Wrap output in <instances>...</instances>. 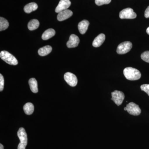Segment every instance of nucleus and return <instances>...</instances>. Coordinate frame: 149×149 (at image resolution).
Masks as SVG:
<instances>
[{"label":"nucleus","mask_w":149,"mask_h":149,"mask_svg":"<svg viewBox=\"0 0 149 149\" xmlns=\"http://www.w3.org/2000/svg\"><path fill=\"white\" fill-rule=\"evenodd\" d=\"M123 74L127 80H136L141 78V72L138 70L132 67H127L123 70Z\"/></svg>","instance_id":"obj_1"},{"label":"nucleus","mask_w":149,"mask_h":149,"mask_svg":"<svg viewBox=\"0 0 149 149\" xmlns=\"http://www.w3.org/2000/svg\"><path fill=\"white\" fill-rule=\"evenodd\" d=\"M0 57L6 63L11 65H15L18 64L16 58L7 51H1L0 53Z\"/></svg>","instance_id":"obj_2"},{"label":"nucleus","mask_w":149,"mask_h":149,"mask_svg":"<svg viewBox=\"0 0 149 149\" xmlns=\"http://www.w3.org/2000/svg\"><path fill=\"white\" fill-rule=\"evenodd\" d=\"M17 136L20 140L17 149H25L27 144V134L24 128H19L17 132Z\"/></svg>","instance_id":"obj_3"},{"label":"nucleus","mask_w":149,"mask_h":149,"mask_svg":"<svg viewBox=\"0 0 149 149\" xmlns=\"http://www.w3.org/2000/svg\"><path fill=\"white\" fill-rule=\"evenodd\" d=\"M124 110L127 111L129 114L133 116H138L141 114V110L138 105L131 102L127 104Z\"/></svg>","instance_id":"obj_4"},{"label":"nucleus","mask_w":149,"mask_h":149,"mask_svg":"<svg viewBox=\"0 0 149 149\" xmlns=\"http://www.w3.org/2000/svg\"><path fill=\"white\" fill-rule=\"evenodd\" d=\"M111 100L114 102L117 106H120L122 104L125 98L124 93L121 91H115L111 93Z\"/></svg>","instance_id":"obj_5"},{"label":"nucleus","mask_w":149,"mask_h":149,"mask_svg":"<svg viewBox=\"0 0 149 149\" xmlns=\"http://www.w3.org/2000/svg\"><path fill=\"white\" fill-rule=\"evenodd\" d=\"M132 48V44L131 42H123L118 46L116 52L119 54H123L128 52Z\"/></svg>","instance_id":"obj_6"},{"label":"nucleus","mask_w":149,"mask_h":149,"mask_svg":"<svg viewBox=\"0 0 149 149\" xmlns=\"http://www.w3.org/2000/svg\"><path fill=\"white\" fill-rule=\"evenodd\" d=\"M137 15L134 12L132 8H126L124 9L119 13V17L120 19H133L136 18Z\"/></svg>","instance_id":"obj_7"},{"label":"nucleus","mask_w":149,"mask_h":149,"mask_svg":"<svg viewBox=\"0 0 149 149\" xmlns=\"http://www.w3.org/2000/svg\"><path fill=\"white\" fill-rule=\"evenodd\" d=\"M64 78L66 83L71 87H75L77 85V77L71 72H66L64 74Z\"/></svg>","instance_id":"obj_8"},{"label":"nucleus","mask_w":149,"mask_h":149,"mask_svg":"<svg viewBox=\"0 0 149 149\" xmlns=\"http://www.w3.org/2000/svg\"><path fill=\"white\" fill-rule=\"evenodd\" d=\"M71 3L70 0H60L58 5L56 8V12L59 13L62 11L68 9L71 5Z\"/></svg>","instance_id":"obj_9"},{"label":"nucleus","mask_w":149,"mask_h":149,"mask_svg":"<svg viewBox=\"0 0 149 149\" xmlns=\"http://www.w3.org/2000/svg\"><path fill=\"white\" fill-rule=\"evenodd\" d=\"M80 42L79 37L77 35L72 34L70 37L69 41L67 43V46L69 48L77 47Z\"/></svg>","instance_id":"obj_10"},{"label":"nucleus","mask_w":149,"mask_h":149,"mask_svg":"<svg viewBox=\"0 0 149 149\" xmlns=\"http://www.w3.org/2000/svg\"><path fill=\"white\" fill-rule=\"evenodd\" d=\"M72 12L70 10L67 9L59 13L57 15V19L59 21H62L69 18L72 16Z\"/></svg>","instance_id":"obj_11"},{"label":"nucleus","mask_w":149,"mask_h":149,"mask_svg":"<svg viewBox=\"0 0 149 149\" xmlns=\"http://www.w3.org/2000/svg\"><path fill=\"white\" fill-rule=\"evenodd\" d=\"M105 40V35L100 34L95 38L93 42V46L95 47H98L102 45Z\"/></svg>","instance_id":"obj_12"},{"label":"nucleus","mask_w":149,"mask_h":149,"mask_svg":"<svg viewBox=\"0 0 149 149\" xmlns=\"http://www.w3.org/2000/svg\"><path fill=\"white\" fill-rule=\"evenodd\" d=\"M89 24V22L85 19L79 22L78 24V28L80 34L83 35L86 33V31L88 30Z\"/></svg>","instance_id":"obj_13"},{"label":"nucleus","mask_w":149,"mask_h":149,"mask_svg":"<svg viewBox=\"0 0 149 149\" xmlns=\"http://www.w3.org/2000/svg\"><path fill=\"white\" fill-rule=\"evenodd\" d=\"M52 48L51 46L49 45L45 46V47L39 49L38 51V54L40 56H44L47 55L49 54L50 53L52 52Z\"/></svg>","instance_id":"obj_14"},{"label":"nucleus","mask_w":149,"mask_h":149,"mask_svg":"<svg viewBox=\"0 0 149 149\" xmlns=\"http://www.w3.org/2000/svg\"><path fill=\"white\" fill-rule=\"evenodd\" d=\"M38 8V5L35 3H30L24 7V10L26 13H30Z\"/></svg>","instance_id":"obj_15"},{"label":"nucleus","mask_w":149,"mask_h":149,"mask_svg":"<svg viewBox=\"0 0 149 149\" xmlns=\"http://www.w3.org/2000/svg\"><path fill=\"white\" fill-rule=\"evenodd\" d=\"M56 34V32L53 29H49L46 30L42 35V39L47 40L54 37Z\"/></svg>","instance_id":"obj_16"},{"label":"nucleus","mask_w":149,"mask_h":149,"mask_svg":"<svg viewBox=\"0 0 149 149\" xmlns=\"http://www.w3.org/2000/svg\"><path fill=\"white\" fill-rule=\"evenodd\" d=\"M29 84L30 90L32 93H38V84H37V81L35 78H32L29 79Z\"/></svg>","instance_id":"obj_17"},{"label":"nucleus","mask_w":149,"mask_h":149,"mask_svg":"<svg viewBox=\"0 0 149 149\" xmlns=\"http://www.w3.org/2000/svg\"><path fill=\"white\" fill-rule=\"evenodd\" d=\"M23 110L25 114L31 115L33 113L34 111V106L31 103H27L23 107Z\"/></svg>","instance_id":"obj_18"},{"label":"nucleus","mask_w":149,"mask_h":149,"mask_svg":"<svg viewBox=\"0 0 149 149\" xmlns=\"http://www.w3.org/2000/svg\"><path fill=\"white\" fill-rule=\"evenodd\" d=\"M40 25V22L37 19H33L30 20L28 24V28L29 30H35L37 29Z\"/></svg>","instance_id":"obj_19"},{"label":"nucleus","mask_w":149,"mask_h":149,"mask_svg":"<svg viewBox=\"0 0 149 149\" xmlns=\"http://www.w3.org/2000/svg\"><path fill=\"white\" fill-rule=\"evenodd\" d=\"M8 22L5 18L1 17H0V31H3L8 28Z\"/></svg>","instance_id":"obj_20"},{"label":"nucleus","mask_w":149,"mask_h":149,"mask_svg":"<svg viewBox=\"0 0 149 149\" xmlns=\"http://www.w3.org/2000/svg\"><path fill=\"white\" fill-rule=\"evenodd\" d=\"M111 0H95V3L97 5L100 6L104 4H108Z\"/></svg>","instance_id":"obj_21"},{"label":"nucleus","mask_w":149,"mask_h":149,"mask_svg":"<svg viewBox=\"0 0 149 149\" xmlns=\"http://www.w3.org/2000/svg\"><path fill=\"white\" fill-rule=\"evenodd\" d=\"M141 58L144 61L149 63V51L144 52L141 55Z\"/></svg>","instance_id":"obj_22"},{"label":"nucleus","mask_w":149,"mask_h":149,"mask_svg":"<svg viewBox=\"0 0 149 149\" xmlns=\"http://www.w3.org/2000/svg\"><path fill=\"white\" fill-rule=\"evenodd\" d=\"M141 88L142 91H143L149 96V84H144L141 85Z\"/></svg>","instance_id":"obj_23"},{"label":"nucleus","mask_w":149,"mask_h":149,"mask_svg":"<svg viewBox=\"0 0 149 149\" xmlns=\"http://www.w3.org/2000/svg\"><path fill=\"white\" fill-rule=\"evenodd\" d=\"M4 85V80L1 74H0V91L1 92L3 90Z\"/></svg>","instance_id":"obj_24"},{"label":"nucleus","mask_w":149,"mask_h":149,"mask_svg":"<svg viewBox=\"0 0 149 149\" xmlns=\"http://www.w3.org/2000/svg\"><path fill=\"white\" fill-rule=\"evenodd\" d=\"M145 17L146 18H149V6L145 11Z\"/></svg>","instance_id":"obj_25"},{"label":"nucleus","mask_w":149,"mask_h":149,"mask_svg":"<svg viewBox=\"0 0 149 149\" xmlns=\"http://www.w3.org/2000/svg\"><path fill=\"white\" fill-rule=\"evenodd\" d=\"M0 149H4L3 146L1 144H0Z\"/></svg>","instance_id":"obj_26"},{"label":"nucleus","mask_w":149,"mask_h":149,"mask_svg":"<svg viewBox=\"0 0 149 149\" xmlns=\"http://www.w3.org/2000/svg\"><path fill=\"white\" fill-rule=\"evenodd\" d=\"M146 32H147V34H148V35H149V27H148V28H147V29L146 30Z\"/></svg>","instance_id":"obj_27"}]
</instances>
